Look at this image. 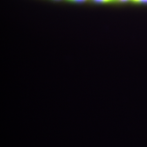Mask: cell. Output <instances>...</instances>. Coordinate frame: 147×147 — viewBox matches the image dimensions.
Segmentation results:
<instances>
[{
  "instance_id": "4",
  "label": "cell",
  "mask_w": 147,
  "mask_h": 147,
  "mask_svg": "<svg viewBox=\"0 0 147 147\" xmlns=\"http://www.w3.org/2000/svg\"><path fill=\"white\" fill-rule=\"evenodd\" d=\"M118 2H120L121 3L127 2L129 1H130V0H117Z\"/></svg>"
},
{
  "instance_id": "3",
  "label": "cell",
  "mask_w": 147,
  "mask_h": 147,
  "mask_svg": "<svg viewBox=\"0 0 147 147\" xmlns=\"http://www.w3.org/2000/svg\"><path fill=\"white\" fill-rule=\"evenodd\" d=\"M69 1H72L75 2L82 3L85 2V1H86V0H69Z\"/></svg>"
},
{
  "instance_id": "2",
  "label": "cell",
  "mask_w": 147,
  "mask_h": 147,
  "mask_svg": "<svg viewBox=\"0 0 147 147\" xmlns=\"http://www.w3.org/2000/svg\"><path fill=\"white\" fill-rule=\"evenodd\" d=\"M131 2L135 3L147 4V0H130Z\"/></svg>"
},
{
  "instance_id": "1",
  "label": "cell",
  "mask_w": 147,
  "mask_h": 147,
  "mask_svg": "<svg viewBox=\"0 0 147 147\" xmlns=\"http://www.w3.org/2000/svg\"><path fill=\"white\" fill-rule=\"evenodd\" d=\"M93 1L98 3H111L118 2L117 0H92Z\"/></svg>"
}]
</instances>
